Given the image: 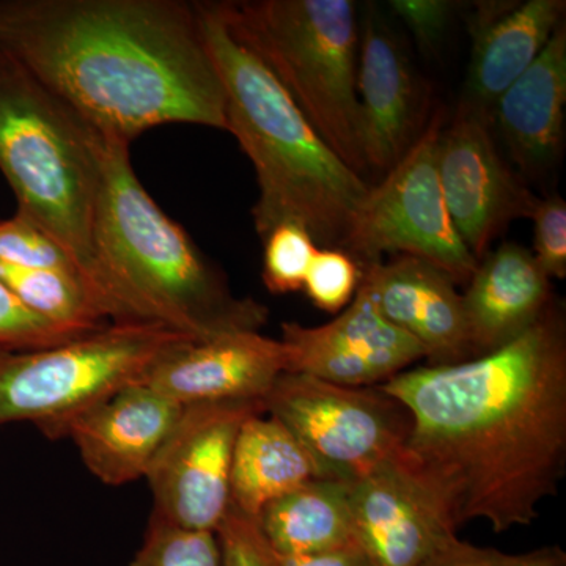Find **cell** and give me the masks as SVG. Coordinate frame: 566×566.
Returning a JSON list of instances; mask_svg holds the SVG:
<instances>
[{"instance_id":"8fae6325","label":"cell","mask_w":566,"mask_h":566,"mask_svg":"<svg viewBox=\"0 0 566 566\" xmlns=\"http://www.w3.org/2000/svg\"><path fill=\"white\" fill-rule=\"evenodd\" d=\"M491 117L461 102L438 140V174L457 232L482 260L516 219H531L538 197L495 147Z\"/></svg>"},{"instance_id":"f546056e","label":"cell","mask_w":566,"mask_h":566,"mask_svg":"<svg viewBox=\"0 0 566 566\" xmlns=\"http://www.w3.org/2000/svg\"><path fill=\"white\" fill-rule=\"evenodd\" d=\"M534 222V256L549 279L566 277V203L562 197L538 199Z\"/></svg>"},{"instance_id":"7402d4cb","label":"cell","mask_w":566,"mask_h":566,"mask_svg":"<svg viewBox=\"0 0 566 566\" xmlns=\"http://www.w3.org/2000/svg\"><path fill=\"white\" fill-rule=\"evenodd\" d=\"M256 523L279 557L311 556L359 542L344 480L304 483L264 506Z\"/></svg>"},{"instance_id":"f1b7e54d","label":"cell","mask_w":566,"mask_h":566,"mask_svg":"<svg viewBox=\"0 0 566 566\" xmlns=\"http://www.w3.org/2000/svg\"><path fill=\"white\" fill-rule=\"evenodd\" d=\"M420 566H566V553L560 546H543L528 553L509 554L453 536Z\"/></svg>"},{"instance_id":"e0dca14e","label":"cell","mask_w":566,"mask_h":566,"mask_svg":"<svg viewBox=\"0 0 566 566\" xmlns=\"http://www.w3.org/2000/svg\"><path fill=\"white\" fill-rule=\"evenodd\" d=\"M363 281L382 315L423 346L430 365L474 359L463 294L444 270L417 256L397 255L363 268Z\"/></svg>"},{"instance_id":"52a82bcc","label":"cell","mask_w":566,"mask_h":566,"mask_svg":"<svg viewBox=\"0 0 566 566\" xmlns=\"http://www.w3.org/2000/svg\"><path fill=\"white\" fill-rule=\"evenodd\" d=\"M189 335L161 324L109 323L66 344L0 349V427L63 420L140 381L153 360Z\"/></svg>"},{"instance_id":"cb8c5ba5","label":"cell","mask_w":566,"mask_h":566,"mask_svg":"<svg viewBox=\"0 0 566 566\" xmlns=\"http://www.w3.org/2000/svg\"><path fill=\"white\" fill-rule=\"evenodd\" d=\"M132 566H222L214 532L175 526L153 515Z\"/></svg>"},{"instance_id":"d6986e66","label":"cell","mask_w":566,"mask_h":566,"mask_svg":"<svg viewBox=\"0 0 566 566\" xmlns=\"http://www.w3.org/2000/svg\"><path fill=\"white\" fill-rule=\"evenodd\" d=\"M490 117L521 172L538 177L556 166L565 139V21L535 62L502 93Z\"/></svg>"},{"instance_id":"4fadbf2b","label":"cell","mask_w":566,"mask_h":566,"mask_svg":"<svg viewBox=\"0 0 566 566\" xmlns=\"http://www.w3.org/2000/svg\"><path fill=\"white\" fill-rule=\"evenodd\" d=\"M348 488L357 539L376 566H420L457 536L403 450L348 482Z\"/></svg>"},{"instance_id":"7c38bea8","label":"cell","mask_w":566,"mask_h":566,"mask_svg":"<svg viewBox=\"0 0 566 566\" xmlns=\"http://www.w3.org/2000/svg\"><path fill=\"white\" fill-rule=\"evenodd\" d=\"M281 329L289 371L333 385L381 386L416 360L427 359L423 346L382 315L364 281L333 322L315 327L286 322Z\"/></svg>"},{"instance_id":"ffe728a7","label":"cell","mask_w":566,"mask_h":566,"mask_svg":"<svg viewBox=\"0 0 566 566\" xmlns=\"http://www.w3.org/2000/svg\"><path fill=\"white\" fill-rule=\"evenodd\" d=\"M554 296L534 253L516 243L488 252L463 294L474 357L502 348L535 326Z\"/></svg>"},{"instance_id":"7a4b0ae2","label":"cell","mask_w":566,"mask_h":566,"mask_svg":"<svg viewBox=\"0 0 566 566\" xmlns=\"http://www.w3.org/2000/svg\"><path fill=\"white\" fill-rule=\"evenodd\" d=\"M0 52L115 139L172 123L227 132L196 2L0 0Z\"/></svg>"},{"instance_id":"4dcf8cb0","label":"cell","mask_w":566,"mask_h":566,"mask_svg":"<svg viewBox=\"0 0 566 566\" xmlns=\"http://www.w3.org/2000/svg\"><path fill=\"white\" fill-rule=\"evenodd\" d=\"M221 546L222 566H279L259 523L230 506L216 531Z\"/></svg>"},{"instance_id":"5bb4252c","label":"cell","mask_w":566,"mask_h":566,"mask_svg":"<svg viewBox=\"0 0 566 566\" xmlns=\"http://www.w3.org/2000/svg\"><path fill=\"white\" fill-rule=\"evenodd\" d=\"M285 371L289 353L283 342L248 331L178 342L153 360L140 381L185 408L218 401H263Z\"/></svg>"},{"instance_id":"1f68e13d","label":"cell","mask_w":566,"mask_h":566,"mask_svg":"<svg viewBox=\"0 0 566 566\" xmlns=\"http://www.w3.org/2000/svg\"><path fill=\"white\" fill-rule=\"evenodd\" d=\"M457 3L449 0H390L389 9L403 21L424 54H434L441 46Z\"/></svg>"},{"instance_id":"83f0119b","label":"cell","mask_w":566,"mask_h":566,"mask_svg":"<svg viewBox=\"0 0 566 566\" xmlns=\"http://www.w3.org/2000/svg\"><path fill=\"white\" fill-rule=\"evenodd\" d=\"M81 331L66 329L32 314L0 281V349H35L66 344Z\"/></svg>"},{"instance_id":"2e32d148","label":"cell","mask_w":566,"mask_h":566,"mask_svg":"<svg viewBox=\"0 0 566 566\" xmlns=\"http://www.w3.org/2000/svg\"><path fill=\"white\" fill-rule=\"evenodd\" d=\"M356 91L365 164L387 174L422 132L420 93L403 48L371 9L360 28Z\"/></svg>"},{"instance_id":"4316f807","label":"cell","mask_w":566,"mask_h":566,"mask_svg":"<svg viewBox=\"0 0 566 566\" xmlns=\"http://www.w3.org/2000/svg\"><path fill=\"white\" fill-rule=\"evenodd\" d=\"M360 281L363 270L349 253L319 248L308 268L303 290L316 307L327 314H340L356 296Z\"/></svg>"},{"instance_id":"8992f818","label":"cell","mask_w":566,"mask_h":566,"mask_svg":"<svg viewBox=\"0 0 566 566\" xmlns=\"http://www.w3.org/2000/svg\"><path fill=\"white\" fill-rule=\"evenodd\" d=\"M230 28L273 71L315 132L356 174L360 22L352 0L219 2Z\"/></svg>"},{"instance_id":"ac0fdd59","label":"cell","mask_w":566,"mask_h":566,"mask_svg":"<svg viewBox=\"0 0 566 566\" xmlns=\"http://www.w3.org/2000/svg\"><path fill=\"white\" fill-rule=\"evenodd\" d=\"M565 10V0L476 3L468 20L472 50L463 102L490 115L502 93L545 50Z\"/></svg>"},{"instance_id":"9c48e42d","label":"cell","mask_w":566,"mask_h":566,"mask_svg":"<svg viewBox=\"0 0 566 566\" xmlns=\"http://www.w3.org/2000/svg\"><path fill=\"white\" fill-rule=\"evenodd\" d=\"M263 405L264 412L285 424L331 479L344 482L398 455L411 431L408 409L378 386H338L285 371Z\"/></svg>"},{"instance_id":"5b68a950","label":"cell","mask_w":566,"mask_h":566,"mask_svg":"<svg viewBox=\"0 0 566 566\" xmlns=\"http://www.w3.org/2000/svg\"><path fill=\"white\" fill-rule=\"evenodd\" d=\"M102 133L0 52V172L31 219L74 256L111 323H133L104 271L93 223Z\"/></svg>"},{"instance_id":"3957f363","label":"cell","mask_w":566,"mask_h":566,"mask_svg":"<svg viewBox=\"0 0 566 566\" xmlns=\"http://www.w3.org/2000/svg\"><path fill=\"white\" fill-rule=\"evenodd\" d=\"M226 92L227 132L255 170L253 227L262 240L281 223L303 226L318 248L344 249L370 186L315 132L266 63L223 17L196 2Z\"/></svg>"},{"instance_id":"d6a6232c","label":"cell","mask_w":566,"mask_h":566,"mask_svg":"<svg viewBox=\"0 0 566 566\" xmlns=\"http://www.w3.org/2000/svg\"><path fill=\"white\" fill-rule=\"evenodd\" d=\"M275 557L279 566H376L359 542L311 556Z\"/></svg>"},{"instance_id":"d4e9b609","label":"cell","mask_w":566,"mask_h":566,"mask_svg":"<svg viewBox=\"0 0 566 566\" xmlns=\"http://www.w3.org/2000/svg\"><path fill=\"white\" fill-rule=\"evenodd\" d=\"M263 282L274 294L304 289L318 245L300 223H281L263 240Z\"/></svg>"},{"instance_id":"30bf717a","label":"cell","mask_w":566,"mask_h":566,"mask_svg":"<svg viewBox=\"0 0 566 566\" xmlns=\"http://www.w3.org/2000/svg\"><path fill=\"white\" fill-rule=\"evenodd\" d=\"M259 415H264L259 400L185 406L145 475L153 515L216 534L230 509L238 434L245 420Z\"/></svg>"},{"instance_id":"9a60e30c","label":"cell","mask_w":566,"mask_h":566,"mask_svg":"<svg viewBox=\"0 0 566 566\" xmlns=\"http://www.w3.org/2000/svg\"><path fill=\"white\" fill-rule=\"evenodd\" d=\"M182 406L137 381L52 428L50 438H70L85 468L109 486L145 479Z\"/></svg>"},{"instance_id":"44dd1931","label":"cell","mask_w":566,"mask_h":566,"mask_svg":"<svg viewBox=\"0 0 566 566\" xmlns=\"http://www.w3.org/2000/svg\"><path fill=\"white\" fill-rule=\"evenodd\" d=\"M318 479L331 475L285 424L263 415L245 420L234 444L230 472L233 510L259 520L264 506L275 499Z\"/></svg>"},{"instance_id":"6da1fadb","label":"cell","mask_w":566,"mask_h":566,"mask_svg":"<svg viewBox=\"0 0 566 566\" xmlns=\"http://www.w3.org/2000/svg\"><path fill=\"white\" fill-rule=\"evenodd\" d=\"M411 416L403 453L455 531L531 526L566 472V324L557 300L535 326L464 363L378 386Z\"/></svg>"},{"instance_id":"603a6c76","label":"cell","mask_w":566,"mask_h":566,"mask_svg":"<svg viewBox=\"0 0 566 566\" xmlns=\"http://www.w3.org/2000/svg\"><path fill=\"white\" fill-rule=\"evenodd\" d=\"M0 281L32 314L57 326L93 333L111 323L98 294L81 274L0 264Z\"/></svg>"},{"instance_id":"484cf974","label":"cell","mask_w":566,"mask_h":566,"mask_svg":"<svg viewBox=\"0 0 566 566\" xmlns=\"http://www.w3.org/2000/svg\"><path fill=\"white\" fill-rule=\"evenodd\" d=\"M0 264L71 271L85 277L74 256L54 237L18 212L0 221Z\"/></svg>"},{"instance_id":"ba28073f","label":"cell","mask_w":566,"mask_h":566,"mask_svg":"<svg viewBox=\"0 0 566 566\" xmlns=\"http://www.w3.org/2000/svg\"><path fill=\"white\" fill-rule=\"evenodd\" d=\"M442 125L444 112H434L385 180L370 186L342 249L360 270L382 262L386 253H397L436 264L455 283H468L474 274L479 260L457 232L439 181Z\"/></svg>"},{"instance_id":"277c9868","label":"cell","mask_w":566,"mask_h":566,"mask_svg":"<svg viewBox=\"0 0 566 566\" xmlns=\"http://www.w3.org/2000/svg\"><path fill=\"white\" fill-rule=\"evenodd\" d=\"M93 238L133 323L161 324L196 340L260 329L266 305L238 297L221 271L144 188L132 144L102 134Z\"/></svg>"}]
</instances>
